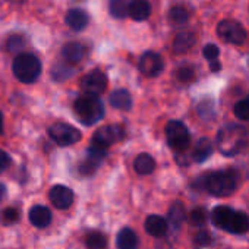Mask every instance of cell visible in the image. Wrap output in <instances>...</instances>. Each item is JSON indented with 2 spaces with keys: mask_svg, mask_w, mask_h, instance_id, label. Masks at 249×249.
Here are the masks:
<instances>
[{
  "mask_svg": "<svg viewBox=\"0 0 249 249\" xmlns=\"http://www.w3.org/2000/svg\"><path fill=\"white\" fill-rule=\"evenodd\" d=\"M138 245H140L138 236L132 229L124 227L119 231L117 249H138Z\"/></svg>",
  "mask_w": 249,
  "mask_h": 249,
  "instance_id": "ac0fdd59",
  "label": "cell"
},
{
  "mask_svg": "<svg viewBox=\"0 0 249 249\" xmlns=\"http://www.w3.org/2000/svg\"><path fill=\"white\" fill-rule=\"evenodd\" d=\"M50 201L59 210H66L73 202V192L65 185H56L50 189Z\"/></svg>",
  "mask_w": 249,
  "mask_h": 249,
  "instance_id": "8fae6325",
  "label": "cell"
},
{
  "mask_svg": "<svg viewBox=\"0 0 249 249\" xmlns=\"http://www.w3.org/2000/svg\"><path fill=\"white\" fill-rule=\"evenodd\" d=\"M178 79L183 84L186 82H191L195 76V72H194V68L192 66H182L178 69V73H176Z\"/></svg>",
  "mask_w": 249,
  "mask_h": 249,
  "instance_id": "1f68e13d",
  "label": "cell"
},
{
  "mask_svg": "<svg viewBox=\"0 0 249 249\" xmlns=\"http://www.w3.org/2000/svg\"><path fill=\"white\" fill-rule=\"evenodd\" d=\"M129 0H108V12L116 19H123L129 15Z\"/></svg>",
  "mask_w": 249,
  "mask_h": 249,
  "instance_id": "cb8c5ba5",
  "label": "cell"
},
{
  "mask_svg": "<svg viewBox=\"0 0 249 249\" xmlns=\"http://www.w3.org/2000/svg\"><path fill=\"white\" fill-rule=\"evenodd\" d=\"M217 36L224 43L234 44V46H240L246 40L245 28L239 22L231 19H224L217 25Z\"/></svg>",
  "mask_w": 249,
  "mask_h": 249,
  "instance_id": "52a82bcc",
  "label": "cell"
},
{
  "mask_svg": "<svg viewBox=\"0 0 249 249\" xmlns=\"http://www.w3.org/2000/svg\"><path fill=\"white\" fill-rule=\"evenodd\" d=\"M24 46H25V40L21 36H12L6 43V47L11 53H18L19 50L24 49Z\"/></svg>",
  "mask_w": 249,
  "mask_h": 249,
  "instance_id": "4dcf8cb0",
  "label": "cell"
},
{
  "mask_svg": "<svg viewBox=\"0 0 249 249\" xmlns=\"http://www.w3.org/2000/svg\"><path fill=\"white\" fill-rule=\"evenodd\" d=\"M9 166H11V157L8 156V153L0 150V173H3Z\"/></svg>",
  "mask_w": 249,
  "mask_h": 249,
  "instance_id": "d590c367",
  "label": "cell"
},
{
  "mask_svg": "<svg viewBox=\"0 0 249 249\" xmlns=\"http://www.w3.org/2000/svg\"><path fill=\"white\" fill-rule=\"evenodd\" d=\"M167 220L161 215H148L145 220V230L154 237H163L167 233Z\"/></svg>",
  "mask_w": 249,
  "mask_h": 249,
  "instance_id": "5bb4252c",
  "label": "cell"
},
{
  "mask_svg": "<svg viewBox=\"0 0 249 249\" xmlns=\"http://www.w3.org/2000/svg\"><path fill=\"white\" fill-rule=\"evenodd\" d=\"M151 15V5L148 0H132L129 3V17L134 21H145Z\"/></svg>",
  "mask_w": 249,
  "mask_h": 249,
  "instance_id": "9a60e30c",
  "label": "cell"
},
{
  "mask_svg": "<svg viewBox=\"0 0 249 249\" xmlns=\"http://www.w3.org/2000/svg\"><path fill=\"white\" fill-rule=\"evenodd\" d=\"M81 87L85 91V94L100 95L107 88V76L101 71H91L82 78Z\"/></svg>",
  "mask_w": 249,
  "mask_h": 249,
  "instance_id": "30bf717a",
  "label": "cell"
},
{
  "mask_svg": "<svg viewBox=\"0 0 249 249\" xmlns=\"http://www.w3.org/2000/svg\"><path fill=\"white\" fill-rule=\"evenodd\" d=\"M246 129L240 124H226L218 131L215 138L218 151L227 157L239 154L246 147Z\"/></svg>",
  "mask_w": 249,
  "mask_h": 249,
  "instance_id": "6da1fadb",
  "label": "cell"
},
{
  "mask_svg": "<svg viewBox=\"0 0 249 249\" xmlns=\"http://www.w3.org/2000/svg\"><path fill=\"white\" fill-rule=\"evenodd\" d=\"M66 25L73 30V31H82L87 28L88 22H89V17L87 12L81 11V9H72L66 14Z\"/></svg>",
  "mask_w": 249,
  "mask_h": 249,
  "instance_id": "4fadbf2b",
  "label": "cell"
},
{
  "mask_svg": "<svg viewBox=\"0 0 249 249\" xmlns=\"http://www.w3.org/2000/svg\"><path fill=\"white\" fill-rule=\"evenodd\" d=\"M189 223L194 224V226H201L205 223L207 220V211L204 208H195L189 213V217H188Z\"/></svg>",
  "mask_w": 249,
  "mask_h": 249,
  "instance_id": "f546056e",
  "label": "cell"
},
{
  "mask_svg": "<svg viewBox=\"0 0 249 249\" xmlns=\"http://www.w3.org/2000/svg\"><path fill=\"white\" fill-rule=\"evenodd\" d=\"M14 73L24 84H33L38 79L41 73L40 60L30 53H21L14 60Z\"/></svg>",
  "mask_w": 249,
  "mask_h": 249,
  "instance_id": "3957f363",
  "label": "cell"
},
{
  "mask_svg": "<svg viewBox=\"0 0 249 249\" xmlns=\"http://www.w3.org/2000/svg\"><path fill=\"white\" fill-rule=\"evenodd\" d=\"M52 75H53V78L56 81H65V79H68V78H71L73 75V69L69 68V66H66V65L59 63V65H56L53 68Z\"/></svg>",
  "mask_w": 249,
  "mask_h": 249,
  "instance_id": "83f0119b",
  "label": "cell"
},
{
  "mask_svg": "<svg viewBox=\"0 0 249 249\" xmlns=\"http://www.w3.org/2000/svg\"><path fill=\"white\" fill-rule=\"evenodd\" d=\"M87 249H104L107 245V239L101 231H91L85 237Z\"/></svg>",
  "mask_w": 249,
  "mask_h": 249,
  "instance_id": "4316f807",
  "label": "cell"
},
{
  "mask_svg": "<svg viewBox=\"0 0 249 249\" xmlns=\"http://www.w3.org/2000/svg\"><path fill=\"white\" fill-rule=\"evenodd\" d=\"M202 54H204V57L207 60L211 62V60H215L220 56V50H218V47L215 44H207L204 47V50H202Z\"/></svg>",
  "mask_w": 249,
  "mask_h": 249,
  "instance_id": "d6a6232c",
  "label": "cell"
},
{
  "mask_svg": "<svg viewBox=\"0 0 249 249\" xmlns=\"http://www.w3.org/2000/svg\"><path fill=\"white\" fill-rule=\"evenodd\" d=\"M220 69H221V63L217 62V59L210 62V71H211V72H218Z\"/></svg>",
  "mask_w": 249,
  "mask_h": 249,
  "instance_id": "8d00e7d4",
  "label": "cell"
},
{
  "mask_svg": "<svg viewBox=\"0 0 249 249\" xmlns=\"http://www.w3.org/2000/svg\"><path fill=\"white\" fill-rule=\"evenodd\" d=\"M210 242H211V236H210V233H208L207 230H201V231L196 234V237H195V243H196L198 246H201V248L210 245Z\"/></svg>",
  "mask_w": 249,
  "mask_h": 249,
  "instance_id": "836d02e7",
  "label": "cell"
},
{
  "mask_svg": "<svg viewBox=\"0 0 249 249\" xmlns=\"http://www.w3.org/2000/svg\"><path fill=\"white\" fill-rule=\"evenodd\" d=\"M28 218L33 226L44 229L52 223V211L44 205H34L28 213Z\"/></svg>",
  "mask_w": 249,
  "mask_h": 249,
  "instance_id": "7c38bea8",
  "label": "cell"
},
{
  "mask_svg": "<svg viewBox=\"0 0 249 249\" xmlns=\"http://www.w3.org/2000/svg\"><path fill=\"white\" fill-rule=\"evenodd\" d=\"M234 210L226 207V205H218L213 210L211 213V220H213V224L218 229H223V230H227L229 227V223L231 220V215H233Z\"/></svg>",
  "mask_w": 249,
  "mask_h": 249,
  "instance_id": "2e32d148",
  "label": "cell"
},
{
  "mask_svg": "<svg viewBox=\"0 0 249 249\" xmlns=\"http://www.w3.org/2000/svg\"><path fill=\"white\" fill-rule=\"evenodd\" d=\"M248 229H249V217L242 211H234L229 223L227 231L234 233V234H242L248 231Z\"/></svg>",
  "mask_w": 249,
  "mask_h": 249,
  "instance_id": "7402d4cb",
  "label": "cell"
},
{
  "mask_svg": "<svg viewBox=\"0 0 249 249\" xmlns=\"http://www.w3.org/2000/svg\"><path fill=\"white\" fill-rule=\"evenodd\" d=\"M49 135L60 147L73 145L81 140V132L76 128H73L72 124L63 123V122L53 123L49 128Z\"/></svg>",
  "mask_w": 249,
  "mask_h": 249,
  "instance_id": "8992f818",
  "label": "cell"
},
{
  "mask_svg": "<svg viewBox=\"0 0 249 249\" xmlns=\"http://www.w3.org/2000/svg\"><path fill=\"white\" fill-rule=\"evenodd\" d=\"M166 138L170 145L178 153H183L189 148L191 144V135L185 124L179 120H170L166 124Z\"/></svg>",
  "mask_w": 249,
  "mask_h": 249,
  "instance_id": "5b68a950",
  "label": "cell"
},
{
  "mask_svg": "<svg viewBox=\"0 0 249 249\" xmlns=\"http://www.w3.org/2000/svg\"><path fill=\"white\" fill-rule=\"evenodd\" d=\"M195 44V36L189 31H183L179 33L175 40H173V50L179 54H183L186 52H189Z\"/></svg>",
  "mask_w": 249,
  "mask_h": 249,
  "instance_id": "44dd1931",
  "label": "cell"
},
{
  "mask_svg": "<svg viewBox=\"0 0 249 249\" xmlns=\"http://www.w3.org/2000/svg\"><path fill=\"white\" fill-rule=\"evenodd\" d=\"M62 56L66 62L69 63H78L84 59L85 56V47L81 43H68L63 49H62Z\"/></svg>",
  "mask_w": 249,
  "mask_h": 249,
  "instance_id": "d6986e66",
  "label": "cell"
},
{
  "mask_svg": "<svg viewBox=\"0 0 249 249\" xmlns=\"http://www.w3.org/2000/svg\"><path fill=\"white\" fill-rule=\"evenodd\" d=\"M213 151H214V145H213L211 140L202 138L196 142V145L192 151V159L196 163H204L205 160H208L211 157Z\"/></svg>",
  "mask_w": 249,
  "mask_h": 249,
  "instance_id": "ffe728a7",
  "label": "cell"
},
{
  "mask_svg": "<svg viewBox=\"0 0 249 249\" xmlns=\"http://www.w3.org/2000/svg\"><path fill=\"white\" fill-rule=\"evenodd\" d=\"M205 189L214 196H229L236 189V175L229 170H220L207 176Z\"/></svg>",
  "mask_w": 249,
  "mask_h": 249,
  "instance_id": "277c9868",
  "label": "cell"
},
{
  "mask_svg": "<svg viewBox=\"0 0 249 249\" xmlns=\"http://www.w3.org/2000/svg\"><path fill=\"white\" fill-rule=\"evenodd\" d=\"M3 132V114L0 113V134Z\"/></svg>",
  "mask_w": 249,
  "mask_h": 249,
  "instance_id": "f35d334b",
  "label": "cell"
},
{
  "mask_svg": "<svg viewBox=\"0 0 249 249\" xmlns=\"http://www.w3.org/2000/svg\"><path fill=\"white\" fill-rule=\"evenodd\" d=\"M123 138L124 128L122 124H107V126H103L95 131V134L92 135V144L103 148H108L110 145L120 142Z\"/></svg>",
  "mask_w": 249,
  "mask_h": 249,
  "instance_id": "ba28073f",
  "label": "cell"
},
{
  "mask_svg": "<svg viewBox=\"0 0 249 249\" xmlns=\"http://www.w3.org/2000/svg\"><path fill=\"white\" fill-rule=\"evenodd\" d=\"M186 220V213H185V208L180 202H175L170 210H169V214H167V221L175 227H180L182 223Z\"/></svg>",
  "mask_w": 249,
  "mask_h": 249,
  "instance_id": "d4e9b609",
  "label": "cell"
},
{
  "mask_svg": "<svg viewBox=\"0 0 249 249\" xmlns=\"http://www.w3.org/2000/svg\"><path fill=\"white\" fill-rule=\"evenodd\" d=\"M140 71L142 75L154 78L159 76L164 71V62L163 57L159 53L154 52H145L140 59Z\"/></svg>",
  "mask_w": 249,
  "mask_h": 249,
  "instance_id": "9c48e42d",
  "label": "cell"
},
{
  "mask_svg": "<svg viewBox=\"0 0 249 249\" xmlns=\"http://www.w3.org/2000/svg\"><path fill=\"white\" fill-rule=\"evenodd\" d=\"M110 104L114 108L128 111L132 107V97L128 89H116L110 94Z\"/></svg>",
  "mask_w": 249,
  "mask_h": 249,
  "instance_id": "e0dca14e",
  "label": "cell"
},
{
  "mask_svg": "<svg viewBox=\"0 0 249 249\" xmlns=\"http://www.w3.org/2000/svg\"><path fill=\"white\" fill-rule=\"evenodd\" d=\"M6 195V186L3 183H0V201H2Z\"/></svg>",
  "mask_w": 249,
  "mask_h": 249,
  "instance_id": "74e56055",
  "label": "cell"
},
{
  "mask_svg": "<svg viewBox=\"0 0 249 249\" xmlns=\"http://www.w3.org/2000/svg\"><path fill=\"white\" fill-rule=\"evenodd\" d=\"M3 218H5V223H8V224L15 223L19 218V213L15 208H8L3 211Z\"/></svg>",
  "mask_w": 249,
  "mask_h": 249,
  "instance_id": "e575fe53",
  "label": "cell"
},
{
  "mask_svg": "<svg viewBox=\"0 0 249 249\" xmlns=\"http://www.w3.org/2000/svg\"><path fill=\"white\" fill-rule=\"evenodd\" d=\"M75 114L79 122L85 126H92L104 117V104L98 98V95L85 94L79 97L73 104Z\"/></svg>",
  "mask_w": 249,
  "mask_h": 249,
  "instance_id": "7a4b0ae2",
  "label": "cell"
},
{
  "mask_svg": "<svg viewBox=\"0 0 249 249\" xmlns=\"http://www.w3.org/2000/svg\"><path fill=\"white\" fill-rule=\"evenodd\" d=\"M233 113L240 120H249V98L240 100L234 104Z\"/></svg>",
  "mask_w": 249,
  "mask_h": 249,
  "instance_id": "f1b7e54d",
  "label": "cell"
},
{
  "mask_svg": "<svg viewBox=\"0 0 249 249\" xmlns=\"http://www.w3.org/2000/svg\"><path fill=\"white\" fill-rule=\"evenodd\" d=\"M134 167H135L137 173H140V175H151L156 169V160L150 154L144 153L135 159Z\"/></svg>",
  "mask_w": 249,
  "mask_h": 249,
  "instance_id": "603a6c76",
  "label": "cell"
},
{
  "mask_svg": "<svg viewBox=\"0 0 249 249\" xmlns=\"http://www.w3.org/2000/svg\"><path fill=\"white\" fill-rule=\"evenodd\" d=\"M188 19H189V12L183 6H173L169 11V21L173 25H183L188 22Z\"/></svg>",
  "mask_w": 249,
  "mask_h": 249,
  "instance_id": "484cf974",
  "label": "cell"
}]
</instances>
